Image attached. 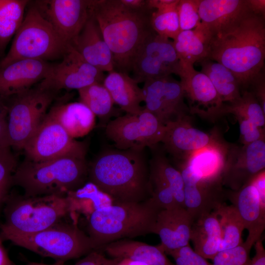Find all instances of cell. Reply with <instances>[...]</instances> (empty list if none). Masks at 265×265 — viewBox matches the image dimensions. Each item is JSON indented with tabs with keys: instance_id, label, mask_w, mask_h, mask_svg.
Segmentation results:
<instances>
[{
	"instance_id": "cell-37",
	"label": "cell",
	"mask_w": 265,
	"mask_h": 265,
	"mask_svg": "<svg viewBox=\"0 0 265 265\" xmlns=\"http://www.w3.org/2000/svg\"><path fill=\"white\" fill-rule=\"evenodd\" d=\"M223 115L233 114L235 117L247 119L257 126L265 128V112H264L254 95L245 90L240 97L232 103L225 104Z\"/></svg>"
},
{
	"instance_id": "cell-17",
	"label": "cell",
	"mask_w": 265,
	"mask_h": 265,
	"mask_svg": "<svg viewBox=\"0 0 265 265\" xmlns=\"http://www.w3.org/2000/svg\"><path fill=\"white\" fill-rule=\"evenodd\" d=\"M179 76L190 114L212 122L223 115L224 104L205 74L196 70L193 65H182Z\"/></svg>"
},
{
	"instance_id": "cell-5",
	"label": "cell",
	"mask_w": 265,
	"mask_h": 265,
	"mask_svg": "<svg viewBox=\"0 0 265 265\" xmlns=\"http://www.w3.org/2000/svg\"><path fill=\"white\" fill-rule=\"evenodd\" d=\"M88 169L85 159L74 157L42 162L26 159L17 165L12 185L21 187L26 196L67 195L86 183Z\"/></svg>"
},
{
	"instance_id": "cell-4",
	"label": "cell",
	"mask_w": 265,
	"mask_h": 265,
	"mask_svg": "<svg viewBox=\"0 0 265 265\" xmlns=\"http://www.w3.org/2000/svg\"><path fill=\"white\" fill-rule=\"evenodd\" d=\"M162 210L151 198L139 202H113L86 217V234L94 250L113 241L151 234Z\"/></svg>"
},
{
	"instance_id": "cell-34",
	"label": "cell",
	"mask_w": 265,
	"mask_h": 265,
	"mask_svg": "<svg viewBox=\"0 0 265 265\" xmlns=\"http://www.w3.org/2000/svg\"><path fill=\"white\" fill-rule=\"evenodd\" d=\"M214 211L217 215L221 230L219 252L234 248L242 243L241 236L245 229L236 208L224 203Z\"/></svg>"
},
{
	"instance_id": "cell-25",
	"label": "cell",
	"mask_w": 265,
	"mask_h": 265,
	"mask_svg": "<svg viewBox=\"0 0 265 265\" xmlns=\"http://www.w3.org/2000/svg\"><path fill=\"white\" fill-rule=\"evenodd\" d=\"M103 84L114 104L126 113L138 114L143 109L140 106L144 102L142 89L129 74L113 70L105 76Z\"/></svg>"
},
{
	"instance_id": "cell-11",
	"label": "cell",
	"mask_w": 265,
	"mask_h": 265,
	"mask_svg": "<svg viewBox=\"0 0 265 265\" xmlns=\"http://www.w3.org/2000/svg\"><path fill=\"white\" fill-rule=\"evenodd\" d=\"M26 159L42 162L64 157L85 159V144L71 137L48 113L24 149Z\"/></svg>"
},
{
	"instance_id": "cell-22",
	"label": "cell",
	"mask_w": 265,
	"mask_h": 265,
	"mask_svg": "<svg viewBox=\"0 0 265 265\" xmlns=\"http://www.w3.org/2000/svg\"><path fill=\"white\" fill-rule=\"evenodd\" d=\"M248 8L246 0H199L200 24L197 27L209 42Z\"/></svg>"
},
{
	"instance_id": "cell-48",
	"label": "cell",
	"mask_w": 265,
	"mask_h": 265,
	"mask_svg": "<svg viewBox=\"0 0 265 265\" xmlns=\"http://www.w3.org/2000/svg\"><path fill=\"white\" fill-rule=\"evenodd\" d=\"M251 182L258 190L262 206L265 207V170L256 175Z\"/></svg>"
},
{
	"instance_id": "cell-21",
	"label": "cell",
	"mask_w": 265,
	"mask_h": 265,
	"mask_svg": "<svg viewBox=\"0 0 265 265\" xmlns=\"http://www.w3.org/2000/svg\"><path fill=\"white\" fill-rule=\"evenodd\" d=\"M193 223L184 208L162 210L158 213L151 234L159 237L161 243L157 246L165 253L189 244Z\"/></svg>"
},
{
	"instance_id": "cell-18",
	"label": "cell",
	"mask_w": 265,
	"mask_h": 265,
	"mask_svg": "<svg viewBox=\"0 0 265 265\" xmlns=\"http://www.w3.org/2000/svg\"><path fill=\"white\" fill-rule=\"evenodd\" d=\"M219 138L216 131L210 134L194 127L189 115L166 124L161 142L169 153L184 161Z\"/></svg>"
},
{
	"instance_id": "cell-41",
	"label": "cell",
	"mask_w": 265,
	"mask_h": 265,
	"mask_svg": "<svg viewBox=\"0 0 265 265\" xmlns=\"http://www.w3.org/2000/svg\"><path fill=\"white\" fill-rule=\"evenodd\" d=\"M199 0H179L177 6L181 31L192 30L200 24Z\"/></svg>"
},
{
	"instance_id": "cell-23",
	"label": "cell",
	"mask_w": 265,
	"mask_h": 265,
	"mask_svg": "<svg viewBox=\"0 0 265 265\" xmlns=\"http://www.w3.org/2000/svg\"><path fill=\"white\" fill-rule=\"evenodd\" d=\"M89 64L104 72L114 70L112 53L99 26L91 14L79 34L71 44Z\"/></svg>"
},
{
	"instance_id": "cell-52",
	"label": "cell",
	"mask_w": 265,
	"mask_h": 265,
	"mask_svg": "<svg viewBox=\"0 0 265 265\" xmlns=\"http://www.w3.org/2000/svg\"><path fill=\"white\" fill-rule=\"evenodd\" d=\"M0 265H16L9 258L2 241L0 239Z\"/></svg>"
},
{
	"instance_id": "cell-36",
	"label": "cell",
	"mask_w": 265,
	"mask_h": 265,
	"mask_svg": "<svg viewBox=\"0 0 265 265\" xmlns=\"http://www.w3.org/2000/svg\"><path fill=\"white\" fill-rule=\"evenodd\" d=\"M80 102L101 119L113 112L114 103L103 83L95 82L78 90Z\"/></svg>"
},
{
	"instance_id": "cell-19",
	"label": "cell",
	"mask_w": 265,
	"mask_h": 265,
	"mask_svg": "<svg viewBox=\"0 0 265 265\" xmlns=\"http://www.w3.org/2000/svg\"><path fill=\"white\" fill-rule=\"evenodd\" d=\"M52 64L38 59H21L0 67V97L6 99L26 92L44 80Z\"/></svg>"
},
{
	"instance_id": "cell-32",
	"label": "cell",
	"mask_w": 265,
	"mask_h": 265,
	"mask_svg": "<svg viewBox=\"0 0 265 265\" xmlns=\"http://www.w3.org/2000/svg\"><path fill=\"white\" fill-rule=\"evenodd\" d=\"M179 0H148L154 9L150 18L152 28L158 35L173 40L181 31L177 6Z\"/></svg>"
},
{
	"instance_id": "cell-8",
	"label": "cell",
	"mask_w": 265,
	"mask_h": 265,
	"mask_svg": "<svg viewBox=\"0 0 265 265\" xmlns=\"http://www.w3.org/2000/svg\"><path fill=\"white\" fill-rule=\"evenodd\" d=\"M69 46L31 3L8 52L0 61V67L21 59L48 61L62 58Z\"/></svg>"
},
{
	"instance_id": "cell-26",
	"label": "cell",
	"mask_w": 265,
	"mask_h": 265,
	"mask_svg": "<svg viewBox=\"0 0 265 265\" xmlns=\"http://www.w3.org/2000/svg\"><path fill=\"white\" fill-rule=\"evenodd\" d=\"M101 250L113 259H129L148 265H176L158 246L130 238L113 241L103 246Z\"/></svg>"
},
{
	"instance_id": "cell-43",
	"label": "cell",
	"mask_w": 265,
	"mask_h": 265,
	"mask_svg": "<svg viewBox=\"0 0 265 265\" xmlns=\"http://www.w3.org/2000/svg\"><path fill=\"white\" fill-rule=\"evenodd\" d=\"M165 254L171 256L176 265H212L196 253L189 244L167 252Z\"/></svg>"
},
{
	"instance_id": "cell-50",
	"label": "cell",
	"mask_w": 265,
	"mask_h": 265,
	"mask_svg": "<svg viewBox=\"0 0 265 265\" xmlns=\"http://www.w3.org/2000/svg\"><path fill=\"white\" fill-rule=\"evenodd\" d=\"M122 3L128 8L139 11H153L150 8L148 0H121Z\"/></svg>"
},
{
	"instance_id": "cell-14",
	"label": "cell",
	"mask_w": 265,
	"mask_h": 265,
	"mask_svg": "<svg viewBox=\"0 0 265 265\" xmlns=\"http://www.w3.org/2000/svg\"><path fill=\"white\" fill-rule=\"evenodd\" d=\"M61 62L52 64L46 78L37 84L56 93L62 90H80L95 82L103 83L104 72L87 62L71 46Z\"/></svg>"
},
{
	"instance_id": "cell-42",
	"label": "cell",
	"mask_w": 265,
	"mask_h": 265,
	"mask_svg": "<svg viewBox=\"0 0 265 265\" xmlns=\"http://www.w3.org/2000/svg\"><path fill=\"white\" fill-rule=\"evenodd\" d=\"M250 250L243 242L234 248L219 252L212 260V265H248Z\"/></svg>"
},
{
	"instance_id": "cell-47",
	"label": "cell",
	"mask_w": 265,
	"mask_h": 265,
	"mask_svg": "<svg viewBox=\"0 0 265 265\" xmlns=\"http://www.w3.org/2000/svg\"><path fill=\"white\" fill-rule=\"evenodd\" d=\"M249 87L252 89L250 91L254 95L265 112V77L263 71L253 79Z\"/></svg>"
},
{
	"instance_id": "cell-1",
	"label": "cell",
	"mask_w": 265,
	"mask_h": 265,
	"mask_svg": "<svg viewBox=\"0 0 265 265\" xmlns=\"http://www.w3.org/2000/svg\"><path fill=\"white\" fill-rule=\"evenodd\" d=\"M208 58L225 66L235 76L240 87L248 88L264 66L265 17L254 14L248 6L210 41Z\"/></svg>"
},
{
	"instance_id": "cell-31",
	"label": "cell",
	"mask_w": 265,
	"mask_h": 265,
	"mask_svg": "<svg viewBox=\"0 0 265 265\" xmlns=\"http://www.w3.org/2000/svg\"><path fill=\"white\" fill-rule=\"evenodd\" d=\"M172 41L181 65H193L208 58L209 42L197 27L181 31Z\"/></svg>"
},
{
	"instance_id": "cell-39",
	"label": "cell",
	"mask_w": 265,
	"mask_h": 265,
	"mask_svg": "<svg viewBox=\"0 0 265 265\" xmlns=\"http://www.w3.org/2000/svg\"><path fill=\"white\" fill-rule=\"evenodd\" d=\"M17 165L10 147L0 149V217L10 188L13 186L12 177Z\"/></svg>"
},
{
	"instance_id": "cell-3",
	"label": "cell",
	"mask_w": 265,
	"mask_h": 265,
	"mask_svg": "<svg viewBox=\"0 0 265 265\" xmlns=\"http://www.w3.org/2000/svg\"><path fill=\"white\" fill-rule=\"evenodd\" d=\"M153 11L134 10L121 0H90V13L112 53L115 70L131 72L137 51L154 32L150 24Z\"/></svg>"
},
{
	"instance_id": "cell-12",
	"label": "cell",
	"mask_w": 265,
	"mask_h": 265,
	"mask_svg": "<svg viewBox=\"0 0 265 265\" xmlns=\"http://www.w3.org/2000/svg\"><path fill=\"white\" fill-rule=\"evenodd\" d=\"M181 71L180 61L173 41L155 31L146 39L133 61L132 72L139 83L146 80L175 74Z\"/></svg>"
},
{
	"instance_id": "cell-30",
	"label": "cell",
	"mask_w": 265,
	"mask_h": 265,
	"mask_svg": "<svg viewBox=\"0 0 265 265\" xmlns=\"http://www.w3.org/2000/svg\"><path fill=\"white\" fill-rule=\"evenodd\" d=\"M199 63L201 66V72L209 78L224 104L233 103L240 97L239 83L229 69L209 58Z\"/></svg>"
},
{
	"instance_id": "cell-7",
	"label": "cell",
	"mask_w": 265,
	"mask_h": 265,
	"mask_svg": "<svg viewBox=\"0 0 265 265\" xmlns=\"http://www.w3.org/2000/svg\"><path fill=\"white\" fill-rule=\"evenodd\" d=\"M0 239L2 242L10 241L41 256L63 262L94 250L90 238L77 223L65 219L34 233L1 235Z\"/></svg>"
},
{
	"instance_id": "cell-20",
	"label": "cell",
	"mask_w": 265,
	"mask_h": 265,
	"mask_svg": "<svg viewBox=\"0 0 265 265\" xmlns=\"http://www.w3.org/2000/svg\"><path fill=\"white\" fill-rule=\"evenodd\" d=\"M227 200L237 209L248 231L245 245L251 250L265 229V207L251 180L237 190H226Z\"/></svg>"
},
{
	"instance_id": "cell-9",
	"label": "cell",
	"mask_w": 265,
	"mask_h": 265,
	"mask_svg": "<svg viewBox=\"0 0 265 265\" xmlns=\"http://www.w3.org/2000/svg\"><path fill=\"white\" fill-rule=\"evenodd\" d=\"M55 94L37 85L11 97L12 100L7 104L10 147L24 149L45 118Z\"/></svg>"
},
{
	"instance_id": "cell-45",
	"label": "cell",
	"mask_w": 265,
	"mask_h": 265,
	"mask_svg": "<svg viewBox=\"0 0 265 265\" xmlns=\"http://www.w3.org/2000/svg\"><path fill=\"white\" fill-rule=\"evenodd\" d=\"M0 97V149L10 147L8 132V105Z\"/></svg>"
},
{
	"instance_id": "cell-40",
	"label": "cell",
	"mask_w": 265,
	"mask_h": 265,
	"mask_svg": "<svg viewBox=\"0 0 265 265\" xmlns=\"http://www.w3.org/2000/svg\"><path fill=\"white\" fill-rule=\"evenodd\" d=\"M151 188L150 198L161 210H168L180 207L167 183L161 178L150 172Z\"/></svg>"
},
{
	"instance_id": "cell-38",
	"label": "cell",
	"mask_w": 265,
	"mask_h": 265,
	"mask_svg": "<svg viewBox=\"0 0 265 265\" xmlns=\"http://www.w3.org/2000/svg\"><path fill=\"white\" fill-rule=\"evenodd\" d=\"M150 172L165 181L170 188L178 205L185 208L184 183L179 170L174 167L166 158L157 155L152 159L149 166Z\"/></svg>"
},
{
	"instance_id": "cell-29",
	"label": "cell",
	"mask_w": 265,
	"mask_h": 265,
	"mask_svg": "<svg viewBox=\"0 0 265 265\" xmlns=\"http://www.w3.org/2000/svg\"><path fill=\"white\" fill-rule=\"evenodd\" d=\"M190 240L194 251L206 259L212 260L219 252L221 230L214 211L202 216L193 222Z\"/></svg>"
},
{
	"instance_id": "cell-35",
	"label": "cell",
	"mask_w": 265,
	"mask_h": 265,
	"mask_svg": "<svg viewBox=\"0 0 265 265\" xmlns=\"http://www.w3.org/2000/svg\"><path fill=\"white\" fill-rule=\"evenodd\" d=\"M67 194L71 199L72 215L74 216L80 213L87 217L94 211L113 203L108 195L89 182Z\"/></svg>"
},
{
	"instance_id": "cell-54",
	"label": "cell",
	"mask_w": 265,
	"mask_h": 265,
	"mask_svg": "<svg viewBox=\"0 0 265 265\" xmlns=\"http://www.w3.org/2000/svg\"><path fill=\"white\" fill-rule=\"evenodd\" d=\"M115 265H128V259L120 260Z\"/></svg>"
},
{
	"instance_id": "cell-16",
	"label": "cell",
	"mask_w": 265,
	"mask_h": 265,
	"mask_svg": "<svg viewBox=\"0 0 265 265\" xmlns=\"http://www.w3.org/2000/svg\"><path fill=\"white\" fill-rule=\"evenodd\" d=\"M265 169V139L247 145L228 144L222 184L237 190Z\"/></svg>"
},
{
	"instance_id": "cell-51",
	"label": "cell",
	"mask_w": 265,
	"mask_h": 265,
	"mask_svg": "<svg viewBox=\"0 0 265 265\" xmlns=\"http://www.w3.org/2000/svg\"><path fill=\"white\" fill-rule=\"evenodd\" d=\"M247 3L250 10L254 14L265 17V0H247Z\"/></svg>"
},
{
	"instance_id": "cell-44",
	"label": "cell",
	"mask_w": 265,
	"mask_h": 265,
	"mask_svg": "<svg viewBox=\"0 0 265 265\" xmlns=\"http://www.w3.org/2000/svg\"><path fill=\"white\" fill-rule=\"evenodd\" d=\"M239 125L240 141L247 145L262 139H265V128H260L249 120L241 117H235Z\"/></svg>"
},
{
	"instance_id": "cell-28",
	"label": "cell",
	"mask_w": 265,
	"mask_h": 265,
	"mask_svg": "<svg viewBox=\"0 0 265 265\" xmlns=\"http://www.w3.org/2000/svg\"><path fill=\"white\" fill-rule=\"evenodd\" d=\"M228 143L220 138L190 155L184 163L192 167L202 180L221 178Z\"/></svg>"
},
{
	"instance_id": "cell-10",
	"label": "cell",
	"mask_w": 265,
	"mask_h": 265,
	"mask_svg": "<svg viewBox=\"0 0 265 265\" xmlns=\"http://www.w3.org/2000/svg\"><path fill=\"white\" fill-rule=\"evenodd\" d=\"M165 126L145 107L138 114L126 113L110 121L106 134L116 149L144 150L161 142Z\"/></svg>"
},
{
	"instance_id": "cell-27",
	"label": "cell",
	"mask_w": 265,
	"mask_h": 265,
	"mask_svg": "<svg viewBox=\"0 0 265 265\" xmlns=\"http://www.w3.org/2000/svg\"><path fill=\"white\" fill-rule=\"evenodd\" d=\"M48 113L74 139L87 134L95 125V115L80 102L55 105Z\"/></svg>"
},
{
	"instance_id": "cell-33",
	"label": "cell",
	"mask_w": 265,
	"mask_h": 265,
	"mask_svg": "<svg viewBox=\"0 0 265 265\" xmlns=\"http://www.w3.org/2000/svg\"><path fill=\"white\" fill-rule=\"evenodd\" d=\"M28 0H0V53H3L21 26Z\"/></svg>"
},
{
	"instance_id": "cell-2",
	"label": "cell",
	"mask_w": 265,
	"mask_h": 265,
	"mask_svg": "<svg viewBox=\"0 0 265 265\" xmlns=\"http://www.w3.org/2000/svg\"><path fill=\"white\" fill-rule=\"evenodd\" d=\"M88 179L113 202L139 203L151 195L150 168L144 150H104L88 166Z\"/></svg>"
},
{
	"instance_id": "cell-13",
	"label": "cell",
	"mask_w": 265,
	"mask_h": 265,
	"mask_svg": "<svg viewBox=\"0 0 265 265\" xmlns=\"http://www.w3.org/2000/svg\"><path fill=\"white\" fill-rule=\"evenodd\" d=\"M142 88L146 108L164 125L189 115L181 82L171 75L146 80Z\"/></svg>"
},
{
	"instance_id": "cell-49",
	"label": "cell",
	"mask_w": 265,
	"mask_h": 265,
	"mask_svg": "<svg viewBox=\"0 0 265 265\" xmlns=\"http://www.w3.org/2000/svg\"><path fill=\"white\" fill-rule=\"evenodd\" d=\"M255 253L250 259L248 265H265V249L262 239H259L254 244Z\"/></svg>"
},
{
	"instance_id": "cell-53",
	"label": "cell",
	"mask_w": 265,
	"mask_h": 265,
	"mask_svg": "<svg viewBox=\"0 0 265 265\" xmlns=\"http://www.w3.org/2000/svg\"><path fill=\"white\" fill-rule=\"evenodd\" d=\"M26 265H66L65 262L61 261H55L53 264H46L41 263H36V262H29L27 263Z\"/></svg>"
},
{
	"instance_id": "cell-24",
	"label": "cell",
	"mask_w": 265,
	"mask_h": 265,
	"mask_svg": "<svg viewBox=\"0 0 265 265\" xmlns=\"http://www.w3.org/2000/svg\"><path fill=\"white\" fill-rule=\"evenodd\" d=\"M185 208L193 222L213 212L227 200L221 178L202 180L196 184L185 185Z\"/></svg>"
},
{
	"instance_id": "cell-15",
	"label": "cell",
	"mask_w": 265,
	"mask_h": 265,
	"mask_svg": "<svg viewBox=\"0 0 265 265\" xmlns=\"http://www.w3.org/2000/svg\"><path fill=\"white\" fill-rule=\"evenodd\" d=\"M90 0H37L31 3L60 39L71 46L90 14Z\"/></svg>"
},
{
	"instance_id": "cell-46",
	"label": "cell",
	"mask_w": 265,
	"mask_h": 265,
	"mask_svg": "<svg viewBox=\"0 0 265 265\" xmlns=\"http://www.w3.org/2000/svg\"><path fill=\"white\" fill-rule=\"evenodd\" d=\"M119 260L117 259L107 258L101 251L94 250L74 265H115Z\"/></svg>"
},
{
	"instance_id": "cell-6",
	"label": "cell",
	"mask_w": 265,
	"mask_h": 265,
	"mask_svg": "<svg viewBox=\"0 0 265 265\" xmlns=\"http://www.w3.org/2000/svg\"><path fill=\"white\" fill-rule=\"evenodd\" d=\"M3 212L4 220L0 224V235L31 234L71 216L72 204L68 194L36 196L9 194Z\"/></svg>"
}]
</instances>
